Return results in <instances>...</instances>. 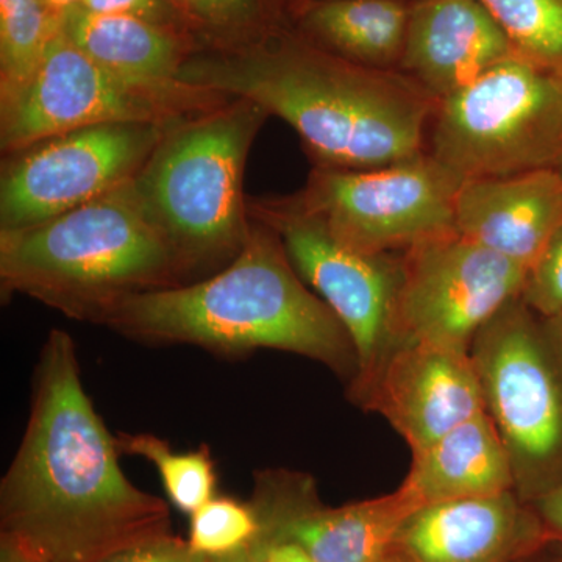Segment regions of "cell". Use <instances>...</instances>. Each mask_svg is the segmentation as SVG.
I'll return each instance as SVG.
<instances>
[{
  "instance_id": "cell-25",
  "label": "cell",
  "mask_w": 562,
  "mask_h": 562,
  "mask_svg": "<svg viewBox=\"0 0 562 562\" xmlns=\"http://www.w3.org/2000/svg\"><path fill=\"white\" fill-rule=\"evenodd\" d=\"M261 522L251 503L213 497L191 514L190 542L194 552L206 558L241 549L260 536Z\"/></svg>"
},
{
  "instance_id": "cell-32",
  "label": "cell",
  "mask_w": 562,
  "mask_h": 562,
  "mask_svg": "<svg viewBox=\"0 0 562 562\" xmlns=\"http://www.w3.org/2000/svg\"><path fill=\"white\" fill-rule=\"evenodd\" d=\"M0 562H33L29 553L9 536L0 535Z\"/></svg>"
},
{
  "instance_id": "cell-7",
  "label": "cell",
  "mask_w": 562,
  "mask_h": 562,
  "mask_svg": "<svg viewBox=\"0 0 562 562\" xmlns=\"http://www.w3.org/2000/svg\"><path fill=\"white\" fill-rule=\"evenodd\" d=\"M427 151L464 180L562 172V77L516 57L436 102Z\"/></svg>"
},
{
  "instance_id": "cell-34",
  "label": "cell",
  "mask_w": 562,
  "mask_h": 562,
  "mask_svg": "<svg viewBox=\"0 0 562 562\" xmlns=\"http://www.w3.org/2000/svg\"><path fill=\"white\" fill-rule=\"evenodd\" d=\"M376 562H417V560L412 553L406 552L401 543L395 542Z\"/></svg>"
},
{
  "instance_id": "cell-29",
  "label": "cell",
  "mask_w": 562,
  "mask_h": 562,
  "mask_svg": "<svg viewBox=\"0 0 562 562\" xmlns=\"http://www.w3.org/2000/svg\"><path fill=\"white\" fill-rule=\"evenodd\" d=\"M535 512L541 517L550 538L562 541V487L541 495L530 502Z\"/></svg>"
},
{
  "instance_id": "cell-15",
  "label": "cell",
  "mask_w": 562,
  "mask_h": 562,
  "mask_svg": "<svg viewBox=\"0 0 562 562\" xmlns=\"http://www.w3.org/2000/svg\"><path fill=\"white\" fill-rule=\"evenodd\" d=\"M549 539L531 503L512 490L424 506L395 542L417 562H522Z\"/></svg>"
},
{
  "instance_id": "cell-35",
  "label": "cell",
  "mask_w": 562,
  "mask_h": 562,
  "mask_svg": "<svg viewBox=\"0 0 562 562\" xmlns=\"http://www.w3.org/2000/svg\"><path fill=\"white\" fill-rule=\"evenodd\" d=\"M44 2H46V5L49 7L55 14H58V16H63L66 11L81 5V0H44Z\"/></svg>"
},
{
  "instance_id": "cell-16",
  "label": "cell",
  "mask_w": 562,
  "mask_h": 562,
  "mask_svg": "<svg viewBox=\"0 0 562 562\" xmlns=\"http://www.w3.org/2000/svg\"><path fill=\"white\" fill-rule=\"evenodd\" d=\"M516 55L482 0H416L398 70L439 102Z\"/></svg>"
},
{
  "instance_id": "cell-6",
  "label": "cell",
  "mask_w": 562,
  "mask_h": 562,
  "mask_svg": "<svg viewBox=\"0 0 562 562\" xmlns=\"http://www.w3.org/2000/svg\"><path fill=\"white\" fill-rule=\"evenodd\" d=\"M471 360L525 502L562 487V316L513 299L476 335Z\"/></svg>"
},
{
  "instance_id": "cell-11",
  "label": "cell",
  "mask_w": 562,
  "mask_h": 562,
  "mask_svg": "<svg viewBox=\"0 0 562 562\" xmlns=\"http://www.w3.org/2000/svg\"><path fill=\"white\" fill-rule=\"evenodd\" d=\"M177 122L95 125L5 155L0 232L33 227L124 187Z\"/></svg>"
},
{
  "instance_id": "cell-3",
  "label": "cell",
  "mask_w": 562,
  "mask_h": 562,
  "mask_svg": "<svg viewBox=\"0 0 562 562\" xmlns=\"http://www.w3.org/2000/svg\"><path fill=\"white\" fill-rule=\"evenodd\" d=\"M95 325L132 341L188 344L228 357L290 351L347 384L358 373L349 331L295 271L279 235L254 220L231 265L192 283L131 295Z\"/></svg>"
},
{
  "instance_id": "cell-12",
  "label": "cell",
  "mask_w": 562,
  "mask_h": 562,
  "mask_svg": "<svg viewBox=\"0 0 562 562\" xmlns=\"http://www.w3.org/2000/svg\"><path fill=\"white\" fill-rule=\"evenodd\" d=\"M525 280L524 268L458 232L416 244L401 251L395 339L469 355L484 325L522 294Z\"/></svg>"
},
{
  "instance_id": "cell-27",
  "label": "cell",
  "mask_w": 562,
  "mask_h": 562,
  "mask_svg": "<svg viewBox=\"0 0 562 562\" xmlns=\"http://www.w3.org/2000/svg\"><path fill=\"white\" fill-rule=\"evenodd\" d=\"M99 562H209V558L194 552L190 542L169 535L136 543Z\"/></svg>"
},
{
  "instance_id": "cell-9",
  "label": "cell",
  "mask_w": 562,
  "mask_h": 562,
  "mask_svg": "<svg viewBox=\"0 0 562 562\" xmlns=\"http://www.w3.org/2000/svg\"><path fill=\"white\" fill-rule=\"evenodd\" d=\"M254 221L276 232L302 280L349 331L358 373L347 397L366 386L398 347L394 335L401 254H368L336 238L324 221L291 198H247Z\"/></svg>"
},
{
  "instance_id": "cell-8",
  "label": "cell",
  "mask_w": 562,
  "mask_h": 562,
  "mask_svg": "<svg viewBox=\"0 0 562 562\" xmlns=\"http://www.w3.org/2000/svg\"><path fill=\"white\" fill-rule=\"evenodd\" d=\"M231 95L187 83H140L103 68L63 29L40 68L9 102L0 103L3 157L63 133L105 124H169L224 105Z\"/></svg>"
},
{
  "instance_id": "cell-5",
  "label": "cell",
  "mask_w": 562,
  "mask_h": 562,
  "mask_svg": "<svg viewBox=\"0 0 562 562\" xmlns=\"http://www.w3.org/2000/svg\"><path fill=\"white\" fill-rule=\"evenodd\" d=\"M268 117L257 102L232 98L177 122L132 180L144 213L191 283L231 265L249 238L244 171Z\"/></svg>"
},
{
  "instance_id": "cell-18",
  "label": "cell",
  "mask_w": 562,
  "mask_h": 562,
  "mask_svg": "<svg viewBox=\"0 0 562 562\" xmlns=\"http://www.w3.org/2000/svg\"><path fill=\"white\" fill-rule=\"evenodd\" d=\"M61 29L103 68L140 83L179 81L184 63L201 52L181 29L128 14L91 13L76 7L63 14Z\"/></svg>"
},
{
  "instance_id": "cell-10",
  "label": "cell",
  "mask_w": 562,
  "mask_h": 562,
  "mask_svg": "<svg viewBox=\"0 0 562 562\" xmlns=\"http://www.w3.org/2000/svg\"><path fill=\"white\" fill-rule=\"evenodd\" d=\"M462 180L428 151L373 169L314 166L295 195L333 235L368 254H401L457 232L454 205Z\"/></svg>"
},
{
  "instance_id": "cell-20",
  "label": "cell",
  "mask_w": 562,
  "mask_h": 562,
  "mask_svg": "<svg viewBox=\"0 0 562 562\" xmlns=\"http://www.w3.org/2000/svg\"><path fill=\"white\" fill-rule=\"evenodd\" d=\"M405 0H297L295 32L321 49L373 69L401 66L408 33Z\"/></svg>"
},
{
  "instance_id": "cell-31",
  "label": "cell",
  "mask_w": 562,
  "mask_h": 562,
  "mask_svg": "<svg viewBox=\"0 0 562 562\" xmlns=\"http://www.w3.org/2000/svg\"><path fill=\"white\" fill-rule=\"evenodd\" d=\"M268 562H314L302 549L290 542L277 543L269 553Z\"/></svg>"
},
{
  "instance_id": "cell-4",
  "label": "cell",
  "mask_w": 562,
  "mask_h": 562,
  "mask_svg": "<svg viewBox=\"0 0 562 562\" xmlns=\"http://www.w3.org/2000/svg\"><path fill=\"white\" fill-rule=\"evenodd\" d=\"M191 283L132 181L54 220L0 232V291L98 324L117 302Z\"/></svg>"
},
{
  "instance_id": "cell-28",
  "label": "cell",
  "mask_w": 562,
  "mask_h": 562,
  "mask_svg": "<svg viewBox=\"0 0 562 562\" xmlns=\"http://www.w3.org/2000/svg\"><path fill=\"white\" fill-rule=\"evenodd\" d=\"M80 7L91 13L128 14V16L144 18V20L160 22V24L172 25L184 31L165 0H81Z\"/></svg>"
},
{
  "instance_id": "cell-33",
  "label": "cell",
  "mask_w": 562,
  "mask_h": 562,
  "mask_svg": "<svg viewBox=\"0 0 562 562\" xmlns=\"http://www.w3.org/2000/svg\"><path fill=\"white\" fill-rule=\"evenodd\" d=\"M532 562H562V541L549 539L535 553L530 554Z\"/></svg>"
},
{
  "instance_id": "cell-13",
  "label": "cell",
  "mask_w": 562,
  "mask_h": 562,
  "mask_svg": "<svg viewBox=\"0 0 562 562\" xmlns=\"http://www.w3.org/2000/svg\"><path fill=\"white\" fill-rule=\"evenodd\" d=\"M250 503L273 546L294 543L314 562H376L422 508L403 484L383 497L328 508L313 476L286 469L255 473Z\"/></svg>"
},
{
  "instance_id": "cell-14",
  "label": "cell",
  "mask_w": 562,
  "mask_h": 562,
  "mask_svg": "<svg viewBox=\"0 0 562 562\" xmlns=\"http://www.w3.org/2000/svg\"><path fill=\"white\" fill-rule=\"evenodd\" d=\"M382 414L413 454L484 412L471 355L425 342L395 347L375 376L349 397Z\"/></svg>"
},
{
  "instance_id": "cell-19",
  "label": "cell",
  "mask_w": 562,
  "mask_h": 562,
  "mask_svg": "<svg viewBox=\"0 0 562 562\" xmlns=\"http://www.w3.org/2000/svg\"><path fill=\"white\" fill-rule=\"evenodd\" d=\"M402 484L422 508L516 490L505 443L486 412L414 453L412 469Z\"/></svg>"
},
{
  "instance_id": "cell-2",
  "label": "cell",
  "mask_w": 562,
  "mask_h": 562,
  "mask_svg": "<svg viewBox=\"0 0 562 562\" xmlns=\"http://www.w3.org/2000/svg\"><path fill=\"white\" fill-rule=\"evenodd\" d=\"M181 81L257 102L316 166L373 169L427 151L436 101L398 69H373L281 27L239 49L198 52Z\"/></svg>"
},
{
  "instance_id": "cell-30",
  "label": "cell",
  "mask_w": 562,
  "mask_h": 562,
  "mask_svg": "<svg viewBox=\"0 0 562 562\" xmlns=\"http://www.w3.org/2000/svg\"><path fill=\"white\" fill-rule=\"evenodd\" d=\"M272 547L273 543L260 532L255 541L247 543L241 549L221 554V557L209 558V562H268Z\"/></svg>"
},
{
  "instance_id": "cell-17",
  "label": "cell",
  "mask_w": 562,
  "mask_h": 562,
  "mask_svg": "<svg viewBox=\"0 0 562 562\" xmlns=\"http://www.w3.org/2000/svg\"><path fill=\"white\" fill-rule=\"evenodd\" d=\"M561 225V171L464 180L458 191L457 232L527 272Z\"/></svg>"
},
{
  "instance_id": "cell-24",
  "label": "cell",
  "mask_w": 562,
  "mask_h": 562,
  "mask_svg": "<svg viewBox=\"0 0 562 562\" xmlns=\"http://www.w3.org/2000/svg\"><path fill=\"white\" fill-rule=\"evenodd\" d=\"M519 57L562 77V0H482Z\"/></svg>"
},
{
  "instance_id": "cell-22",
  "label": "cell",
  "mask_w": 562,
  "mask_h": 562,
  "mask_svg": "<svg viewBox=\"0 0 562 562\" xmlns=\"http://www.w3.org/2000/svg\"><path fill=\"white\" fill-rule=\"evenodd\" d=\"M60 29L44 0H0V103L27 85Z\"/></svg>"
},
{
  "instance_id": "cell-23",
  "label": "cell",
  "mask_w": 562,
  "mask_h": 562,
  "mask_svg": "<svg viewBox=\"0 0 562 562\" xmlns=\"http://www.w3.org/2000/svg\"><path fill=\"white\" fill-rule=\"evenodd\" d=\"M114 439L121 454L144 458L157 468L166 494L179 512L191 516L216 494V465L209 447L180 453L150 432H120Z\"/></svg>"
},
{
  "instance_id": "cell-21",
  "label": "cell",
  "mask_w": 562,
  "mask_h": 562,
  "mask_svg": "<svg viewBox=\"0 0 562 562\" xmlns=\"http://www.w3.org/2000/svg\"><path fill=\"white\" fill-rule=\"evenodd\" d=\"M201 52L239 49L286 27L284 0H165Z\"/></svg>"
},
{
  "instance_id": "cell-26",
  "label": "cell",
  "mask_w": 562,
  "mask_h": 562,
  "mask_svg": "<svg viewBox=\"0 0 562 562\" xmlns=\"http://www.w3.org/2000/svg\"><path fill=\"white\" fill-rule=\"evenodd\" d=\"M522 299L546 316H562V225L527 272Z\"/></svg>"
},
{
  "instance_id": "cell-1",
  "label": "cell",
  "mask_w": 562,
  "mask_h": 562,
  "mask_svg": "<svg viewBox=\"0 0 562 562\" xmlns=\"http://www.w3.org/2000/svg\"><path fill=\"white\" fill-rule=\"evenodd\" d=\"M32 387L27 427L0 482V535L33 562H99L172 535L168 503L122 472L68 333L47 335Z\"/></svg>"
}]
</instances>
